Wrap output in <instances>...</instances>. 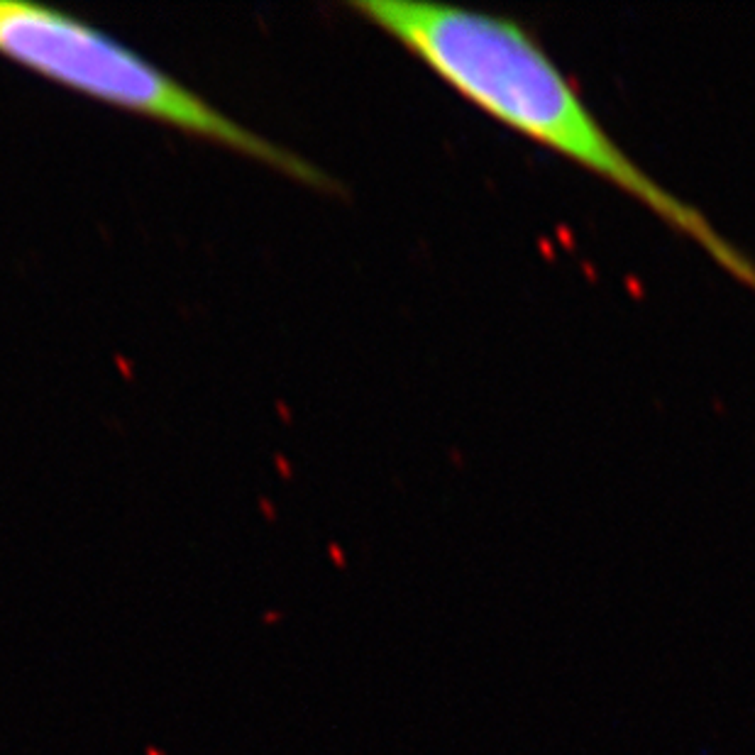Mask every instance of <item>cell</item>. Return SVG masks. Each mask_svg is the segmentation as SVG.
Listing matches in <instances>:
<instances>
[{
    "instance_id": "cell-2",
    "label": "cell",
    "mask_w": 755,
    "mask_h": 755,
    "mask_svg": "<svg viewBox=\"0 0 755 755\" xmlns=\"http://www.w3.org/2000/svg\"><path fill=\"white\" fill-rule=\"evenodd\" d=\"M0 57L66 91L237 152L291 181L335 191L330 174L245 128L147 57L64 10L0 0Z\"/></svg>"
},
{
    "instance_id": "cell-1",
    "label": "cell",
    "mask_w": 755,
    "mask_h": 755,
    "mask_svg": "<svg viewBox=\"0 0 755 755\" xmlns=\"http://www.w3.org/2000/svg\"><path fill=\"white\" fill-rule=\"evenodd\" d=\"M350 8L487 118L626 193L755 294L753 259L618 145L516 17L406 0H359Z\"/></svg>"
}]
</instances>
